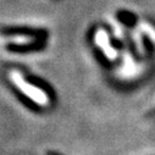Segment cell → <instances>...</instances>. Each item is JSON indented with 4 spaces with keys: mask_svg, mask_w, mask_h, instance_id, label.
Segmentation results:
<instances>
[{
    "mask_svg": "<svg viewBox=\"0 0 155 155\" xmlns=\"http://www.w3.org/2000/svg\"><path fill=\"white\" fill-rule=\"evenodd\" d=\"M9 76H10V80L16 84V87L21 92H23L28 98H31L33 101H35L37 104H39L42 106H45L49 103V98L47 93L39 88L29 84L28 82H26L23 80V77L21 76V73H18L17 71H11Z\"/></svg>",
    "mask_w": 155,
    "mask_h": 155,
    "instance_id": "obj_1",
    "label": "cell"
},
{
    "mask_svg": "<svg viewBox=\"0 0 155 155\" xmlns=\"http://www.w3.org/2000/svg\"><path fill=\"white\" fill-rule=\"evenodd\" d=\"M95 43L97 45L104 51L105 56L109 60H115L117 56V51H116L109 43V34L104 29H98L95 33Z\"/></svg>",
    "mask_w": 155,
    "mask_h": 155,
    "instance_id": "obj_2",
    "label": "cell"
},
{
    "mask_svg": "<svg viewBox=\"0 0 155 155\" xmlns=\"http://www.w3.org/2000/svg\"><path fill=\"white\" fill-rule=\"evenodd\" d=\"M138 29H140V31H143L150 39L155 43V28L151 26V25H149V23H147V22H144V21H139V23H138Z\"/></svg>",
    "mask_w": 155,
    "mask_h": 155,
    "instance_id": "obj_3",
    "label": "cell"
},
{
    "mask_svg": "<svg viewBox=\"0 0 155 155\" xmlns=\"http://www.w3.org/2000/svg\"><path fill=\"white\" fill-rule=\"evenodd\" d=\"M10 41L14 42V43H18V44H26V43H31L33 42L32 38L29 37H25V35H17V37H14V38H10Z\"/></svg>",
    "mask_w": 155,
    "mask_h": 155,
    "instance_id": "obj_4",
    "label": "cell"
}]
</instances>
